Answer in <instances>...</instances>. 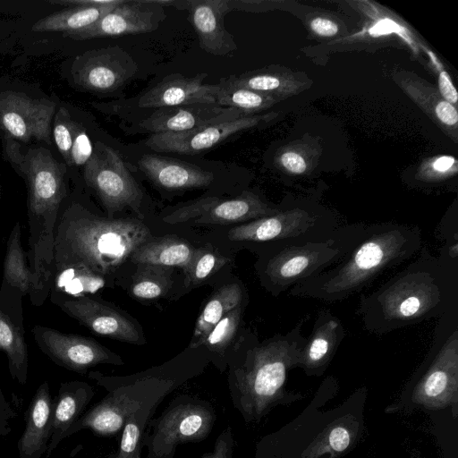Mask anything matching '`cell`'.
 <instances>
[{
    "mask_svg": "<svg viewBox=\"0 0 458 458\" xmlns=\"http://www.w3.org/2000/svg\"><path fill=\"white\" fill-rule=\"evenodd\" d=\"M19 164L28 185L29 247L27 259L33 275V285L44 290L50 286L54 267L55 225L66 197V167L43 148L30 149L19 157L8 148Z\"/></svg>",
    "mask_w": 458,
    "mask_h": 458,
    "instance_id": "cell-5",
    "label": "cell"
},
{
    "mask_svg": "<svg viewBox=\"0 0 458 458\" xmlns=\"http://www.w3.org/2000/svg\"><path fill=\"white\" fill-rule=\"evenodd\" d=\"M32 334L40 351L56 365L84 374L98 364L122 365V359L94 339L35 326Z\"/></svg>",
    "mask_w": 458,
    "mask_h": 458,
    "instance_id": "cell-13",
    "label": "cell"
},
{
    "mask_svg": "<svg viewBox=\"0 0 458 458\" xmlns=\"http://www.w3.org/2000/svg\"><path fill=\"white\" fill-rule=\"evenodd\" d=\"M243 115L247 114L234 108L196 103L157 108L148 118L140 121L137 129L153 134L182 132Z\"/></svg>",
    "mask_w": 458,
    "mask_h": 458,
    "instance_id": "cell-19",
    "label": "cell"
},
{
    "mask_svg": "<svg viewBox=\"0 0 458 458\" xmlns=\"http://www.w3.org/2000/svg\"><path fill=\"white\" fill-rule=\"evenodd\" d=\"M457 308L458 260L423 249L404 269L362 295L357 312L368 332L384 335L440 318Z\"/></svg>",
    "mask_w": 458,
    "mask_h": 458,
    "instance_id": "cell-1",
    "label": "cell"
},
{
    "mask_svg": "<svg viewBox=\"0 0 458 458\" xmlns=\"http://www.w3.org/2000/svg\"><path fill=\"white\" fill-rule=\"evenodd\" d=\"M21 225L17 222L7 241L4 262V283L18 290L21 295H25L31 290L33 275L27 263V253L21 245Z\"/></svg>",
    "mask_w": 458,
    "mask_h": 458,
    "instance_id": "cell-34",
    "label": "cell"
},
{
    "mask_svg": "<svg viewBox=\"0 0 458 458\" xmlns=\"http://www.w3.org/2000/svg\"><path fill=\"white\" fill-rule=\"evenodd\" d=\"M242 300V290L238 284H228L219 288L199 316L189 347L206 336L225 314L240 306Z\"/></svg>",
    "mask_w": 458,
    "mask_h": 458,
    "instance_id": "cell-33",
    "label": "cell"
},
{
    "mask_svg": "<svg viewBox=\"0 0 458 458\" xmlns=\"http://www.w3.org/2000/svg\"><path fill=\"white\" fill-rule=\"evenodd\" d=\"M157 409L146 408L130 416L122 430L117 458H140L142 437Z\"/></svg>",
    "mask_w": 458,
    "mask_h": 458,
    "instance_id": "cell-38",
    "label": "cell"
},
{
    "mask_svg": "<svg viewBox=\"0 0 458 458\" xmlns=\"http://www.w3.org/2000/svg\"><path fill=\"white\" fill-rule=\"evenodd\" d=\"M95 394L94 389L83 381L61 383L53 399L52 429L46 458L55 451L70 427L83 414Z\"/></svg>",
    "mask_w": 458,
    "mask_h": 458,
    "instance_id": "cell-24",
    "label": "cell"
},
{
    "mask_svg": "<svg viewBox=\"0 0 458 458\" xmlns=\"http://www.w3.org/2000/svg\"><path fill=\"white\" fill-rule=\"evenodd\" d=\"M16 416L17 412L7 402L0 387V437H5L12 432L10 420Z\"/></svg>",
    "mask_w": 458,
    "mask_h": 458,
    "instance_id": "cell-45",
    "label": "cell"
},
{
    "mask_svg": "<svg viewBox=\"0 0 458 458\" xmlns=\"http://www.w3.org/2000/svg\"><path fill=\"white\" fill-rule=\"evenodd\" d=\"M361 431L362 426L355 416H342L314 437L301 458H340L357 444Z\"/></svg>",
    "mask_w": 458,
    "mask_h": 458,
    "instance_id": "cell-25",
    "label": "cell"
},
{
    "mask_svg": "<svg viewBox=\"0 0 458 458\" xmlns=\"http://www.w3.org/2000/svg\"><path fill=\"white\" fill-rule=\"evenodd\" d=\"M89 377L108 394L70 427L64 438L82 429H90L101 437H114L122 432L130 416L146 408L157 409L177 386L174 377L145 376L116 381L98 372H90Z\"/></svg>",
    "mask_w": 458,
    "mask_h": 458,
    "instance_id": "cell-7",
    "label": "cell"
},
{
    "mask_svg": "<svg viewBox=\"0 0 458 458\" xmlns=\"http://www.w3.org/2000/svg\"><path fill=\"white\" fill-rule=\"evenodd\" d=\"M150 238L149 229L140 220L100 217L73 202L59 211L54 267L81 264L105 276Z\"/></svg>",
    "mask_w": 458,
    "mask_h": 458,
    "instance_id": "cell-3",
    "label": "cell"
},
{
    "mask_svg": "<svg viewBox=\"0 0 458 458\" xmlns=\"http://www.w3.org/2000/svg\"><path fill=\"white\" fill-rule=\"evenodd\" d=\"M105 276L81 264L55 266L50 295L68 298L89 297L106 285Z\"/></svg>",
    "mask_w": 458,
    "mask_h": 458,
    "instance_id": "cell-29",
    "label": "cell"
},
{
    "mask_svg": "<svg viewBox=\"0 0 458 458\" xmlns=\"http://www.w3.org/2000/svg\"><path fill=\"white\" fill-rule=\"evenodd\" d=\"M173 6L188 12L202 50L219 56L236 51L233 36L224 22L231 12L228 0H174Z\"/></svg>",
    "mask_w": 458,
    "mask_h": 458,
    "instance_id": "cell-18",
    "label": "cell"
},
{
    "mask_svg": "<svg viewBox=\"0 0 458 458\" xmlns=\"http://www.w3.org/2000/svg\"><path fill=\"white\" fill-rule=\"evenodd\" d=\"M421 248L422 233L417 225L393 222L367 225L361 240L342 261L296 284L289 294L329 302L342 301L410 259Z\"/></svg>",
    "mask_w": 458,
    "mask_h": 458,
    "instance_id": "cell-2",
    "label": "cell"
},
{
    "mask_svg": "<svg viewBox=\"0 0 458 458\" xmlns=\"http://www.w3.org/2000/svg\"><path fill=\"white\" fill-rule=\"evenodd\" d=\"M164 14L163 7L153 0H123L95 23L63 35L74 40H86L150 32L157 29Z\"/></svg>",
    "mask_w": 458,
    "mask_h": 458,
    "instance_id": "cell-16",
    "label": "cell"
},
{
    "mask_svg": "<svg viewBox=\"0 0 458 458\" xmlns=\"http://www.w3.org/2000/svg\"><path fill=\"white\" fill-rule=\"evenodd\" d=\"M123 0H113L112 3L98 6H72L53 13L37 21L31 27L32 31H74L84 29L112 11Z\"/></svg>",
    "mask_w": 458,
    "mask_h": 458,
    "instance_id": "cell-30",
    "label": "cell"
},
{
    "mask_svg": "<svg viewBox=\"0 0 458 458\" xmlns=\"http://www.w3.org/2000/svg\"><path fill=\"white\" fill-rule=\"evenodd\" d=\"M234 438L230 426L217 437L211 452L204 454L201 458H233Z\"/></svg>",
    "mask_w": 458,
    "mask_h": 458,
    "instance_id": "cell-44",
    "label": "cell"
},
{
    "mask_svg": "<svg viewBox=\"0 0 458 458\" xmlns=\"http://www.w3.org/2000/svg\"><path fill=\"white\" fill-rule=\"evenodd\" d=\"M0 350L7 357L8 369L13 380L24 386L28 379L29 352L22 327L18 326L0 309Z\"/></svg>",
    "mask_w": 458,
    "mask_h": 458,
    "instance_id": "cell-31",
    "label": "cell"
},
{
    "mask_svg": "<svg viewBox=\"0 0 458 458\" xmlns=\"http://www.w3.org/2000/svg\"><path fill=\"white\" fill-rule=\"evenodd\" d=\"M194 250L195 248L186 240L174 235H165L144 242L132 252L130 259L135 264L178 267L185 269Z\"/></svg>",
    "mask_w": 458,
    "mask_h": 458,
    "instance_id": "cell-27",
    "label": "cell"
},
{
    "mask_svg": "<svg viewBox=\"0 0 458 458\" xmlns=\"http://www.w3.org/2000/svg\"><path fill=\"white\" fill-rule=\"evenodd\" d=\"M311 30L320 37H333L339 31L335 21L325 17H315L310 21Z\"/></svg>",
    "mask_w": 458,
    "mask_h": 458,
    "instance_id": "cell-46",
    "label": "cell"
},
{
    "mask_svg": "<svg viewBox=\"0 0 458 458\" xmlns=\"http://www.w3.org/2000/svg\"><path fill=\"white\" fill-rule=\"evenodd\" d=\"M329 211L310 205H291L274 215L231 228L228 238L236 242H274L305 235L320 234L339 227Z\"/></svg>",
    "mask_w": 458,
    "mask_h": 458,
    "instance_id": "cell-10",
    "label": "cell"
},
{
    "mask_svg": "<svg viewBox=\"0 0 458 458\" xmlns=\"http://www.w3.org/2000/svg\"><path fill=\"white\" fill-rule=\"evenodd\" d=\"M301 318L289 332L277 335L247 352L244 362L231 369L229 389L232 403L245 422H259L273 408L302 398L287 391L288 371L298 367L307 337Z\"/></svg>",
    "mask_w": 458,
    "mask_h": 458,
    "instance_id": "cell-4",
    "label": "cell"
},
{
    "mask_svg": "<svg viewBox=\"0 0 458 458\" xmlns=\"http://www.w3.org/2000/svg\"><path fill=\"white\" fill-rule=\"evenodd\" d=\"M455 161L452 157H440L432 162V172L427 179L429 181L443 179L445 175L451 174L452 166Z\"/></svg>",
    "mask_w": 458,
    "mask_h": 458,
    "instance_id": "cell-48",
    "label": "cell"
},
{
    "mask_svg": "<svg viewBox=\"0 0 458 458\" xmlns=\"http://www.w3.org/2000/svg\"><path fill=\"white\" fill-rule=\"evenodd\" d=\"M50 299L64 313L95 334L130 344L143 343L140 332L131 320L97 300L56 295H50Z\"/></svg>",
    "mask_w": 458,
    "mask_h": 458,
    "instance_id": "cell-17",
    "label": "cell"
},
{
    "mask_svg": "<svg viewBox=\"0 0 458 458\" xmlns=\"http://www.w3.org/2000/svg\"><path fill=\"white\" fill-rule=\"evenodd\" d=\"M221 199L217 197H208L198 199L197 201L180 208L163 218L164 222L168 224H178L189 219H198L205 215L213 208Z\"/></svg>",
    "mask_w": 458,
    "mask_h": 458,
    "instance_id": "cell-42",
    "label": "cell"
},
{
    "mask_svg": "<svg viewBox=\"0 0 458 458\" xmlns=\"http://www.w3.org/2000/svg\"><path fill=\"white\" fill-rule=\"evenodd\" d=\"M138 166L153 183L169 191L205 188L214 181L213 173L168 157L145 154Z\"/></svg>",
    "mask_w": 458,
    "mask_h": 458,
    "instance_id": "cell-22",
    "label": "cell"
},
{
    "mask_svg": "<svg viewBox=\"0 0 458 458\" xmlns=\"http://www.w3.org/2000/svg\"><path fill=\"white\" fill-rule=\"evenodd\" d=\"M76 123H77L75 121L72 120L66 108H59L55 116L53 136L59 152L68 165H72L71 149Z\"/></svg>",
    "mask_w": 458,
    "mask_h": 458,
    "instance_id": "cell-40",
    "label": "cell"
},
{
    "mask_svg": "<svg viewBox=\"0 0 458 458\" xmlns=\"http://www.w3.org/2000/svg\"><path fill=\"white\" fill-rule=\"evenodd\" d=\"M225 80L233 85L271 96L278 101L297 94L307 87L303 82L287 72L265 68L245 72L240 76L230 75Z\"/></svg>",
    "mask_w": 458,
    "mask_h": 458,
    "instance_id": "cell-28",
    "label": "cell"
},
{
    "mask_svg": "<svg viewBox=\"0 0 458 458\" xmlns=\"http://www.w3.org/2000/svg\"><path fill=\"white\" fill-rule=\"evenodd\" d=\"M104 458H117L115 454H111Z\"/></svg>",
    "mask_w": 458,
    "mask_h": 458,
    "instance_id": "cell-49",
    "label": "cell"
},
{
    "mask_svg": "<svg viewBox=\"0 0 458 458\" xmlns=\"http://www.w3.org/2000/svg\"><path fill=\"white\" fill-rule=\"evenodd\" d=\"M242 312L241 305L229 311L214 326L206 336L190 348L192 349L203 345L212 352L224 353L238 329Z\"/></svg>",
    "mask_w": 458,
    "mask_h": 458,
    "instance_id": "cell-39",
    "label": "cell"
},
{
    "mask_svg": "<svg viewBox=\"0 0 458 458\" xmlns=\"http://www.w3.org/2000/svg\"><path fill=\"white\" fill-rule=\"evenodd\" d=\"M276 115V113L243 115L191 131L152 134L146 140L145 145L157 152L194 155L212 148L240 131L268 122Z\"/></svg>",
    "mask_w": 458,
    "mask_h": 458,
    "instance_id": "cell-15",
    "label": "cell"
},
{
    "mask_svg": "<svg viewBox=\"0 0 458 458\" xmlns=\"http://www.w3.org/2000/svg\"><path fill=\"white\" fill-rule=\"evenodd\" d=\"M367 225L352 224L320 234L277 241L268 253L262 276L277 295L342 261L365 234Z\"/></svg>",
    "mask_w": 458,
    "mask_h": 458,
    "instance_id": "cell-6",
    "label": "cell"
},
{
    "mask_svg": "<svg viewBox=\"0 0 458 458\" xmlns=\"http://www.w3.org/2000/svg\"><path fill=\"white\" fill-rule=\"evenodd\" d=\"M92 154L91 141L85 130L77 123L71 149V163L77 166L85 165Z\"/></svg>",
    "mask_w": 458,
    "mask_h": 458,
    "instance_id": "cell-43",
    "label": "cell"
},
{
    "mask_svg": "<svg viewBox=\"0 0 458 458\" xmlns=\"http://www.w3.org/2000/svg\"><path fill=\"white\" fill-rule=\"evenodd\" d=\"M276 162L284 171L295 175L307 173L311 165L308 153L301 145L281 149Z\"/></svg>",
    "mask_w": 458,
    "mask_h": 458,
    "instance_id": "cell-41",
    "label": "cell"
},
{
    "mask_svg": "<svg viewBox=\"0 0 458 458\" xmlns=\"http://www.w3.org/2000/svg\"><path fill=\"white\" fill-rule=\"evenodd\" d=\"M438 89L442 98L453 106H456L457 91L445 71H440L438 73Z\"/></svg>",
    "mask_w": 458,
    "mask_h": 458,
    "instance_id": "cell-47",
    "label": "cell"
},
{
    "mask_svg": "<svg viewBox=\"0 0 458 458\" xmlns=\"http://www.w3.org/2000/svg\"><path fill=\"white\" fill-rule=\"evenodd\" d=\"M280 207L262 200L251 191H243L240 196L220 199L205 215L195 220L199 225H229L248 220H256L276 214Z\"/></svg>",
    "mask_w": 458,
    "mask_h": 458,
    "instance_id": "cell-26",
    "label": "cell"
},
{
    "mask_svg": "<svg viewBox=\"0 0 458 458\" xmlns=\"http://www.w3.org/2000/svg\"><path fill=\"white\" fill-rule=\"evenodd\" d=\"M429 366L417 382L411 401L428 410L452 408L458 414V308L439 318Z\"/></svg>",
    "mask_w": 458,
    "mask_h": 458,
    "instance_id": "cell-8",
    "label": "cell"
},
{
    "mask_svg": "<svg viewBox=\"0 0 458 458\" xmlns=\"http://www.w3.org/2000/svg\"><path fill=\"white\" fill-rule=\"evenodd\" d=\"M84 179L97 193L109 216L125 207L139 212L142 191L121 156L98 142L84 167Z\"/></svg>",
    "mask_w": 458,
    "mask_h": 458,
    "instance_id": "cell-11",
    "label": "cell"
},
{
    "mask_svg": "<svg viewBox=\"0 0 458 458\" xmlns=\"http://www.w3.org/2000/svg\"><path fill=\"white\" fill-rule=\"evenodd\" d=\"M345 336L344 327L329 310L318 311L300 356L298 367L308 376H321Z\"/></svg>",
    "mask_w": 458,
    "mask_h": 458,
    "instance_id": "cell-21",
    "label": "cell"
},
{
    "mask_svg": "<svg viewBox=\"0 0 458 458\" xmlns=\"http://www.w3.org/2000/svg\"><path fill=\"white\" fill-rule=\"evenodd\" d=\"M132 57L118 46L93 49L75 57L71 73L73 83L93 93H112L137 72Z\"/></svg>",
    "mask_w": 458,
    "mask_h": 458,
    "instance_id": "cell-12",
    "label": "cell"
},
{
    "mask_svg": "<svg viewBox=\"0 0 458 458\" xmlns=\"http://www.w3.org/2000/svg\"><path fill=\"white\" fill-rule=\"evenodd\" d=\"M216 103L221 106L234 108L247 115L270 108L278 100L271 96L227 82L222 78L218 83Z\"/></svg>",
    "mask_w": 458,
    "mask_h": 458,
    "instance_id": "cell-35",
    "label": "cell"
},
{
    "mask_svg": "<svg viewBox=\"0 0 458 458\" xmlns=\"http://www.w3.org/2000/svg\"><path fill=\"white\" fill-rule=\"evenodd\" d=\"M53 399L47 381L39 385L25 412V429L18 441L19 458H42L52 429Z\"/></svg>",
    "mask_w": 458,
    "mask_h": 458,
    "instance_id": "cell-23",
    "label": "cell"
},
{
    "mask_svg": "<svg viewBox=\"0 0 458 458\" xmlns=\"http://www.w3.org/2000/svg\"><path fill=\"white\" fill-rule=\"evenodd\" d=\"M173 268L137 264L131 285V294L140 300H155L165 296L173 284Z\"/></svg>",
    "mask_w": 458,
    "mask_h": 458,
    "instance_id": "cell-36",
    "label": "cell"
},
{
    "mask_svg": "<svg viewBox=\"0 0 458 458\" xmlns=\"http://www.w3.org/2000/svg\"><path fill=\"white\" fill-rule=\"evenodd\" d=\"M208 76L201 72L193 77L179 73L165 76L139 99L140 107L161 108L196 103L216 104L218 84L203 83Z\"/></svg>",
    "mask_w": 458,
    "mask_h": 458,
    "instance_id": "cell-20",
    "label": "cell"
},
{
    "mask_svg": "<svg viewBox=\"0 0 458 458\" xmlns=\"http://www.w3.org/2000/svg\"><path fill=\"white\" fill-rule=\"evenodd\" d=\"M228 261L226 257L210 244L195 249L189 265L183 269L184 286L191 288L201 284Z\"/></svg>",
    "mask_w": 458,
    "mask_h": 458,
    "instance_id": "cell-37",
    "label": "cell"
},
{
    "mask_svg": "<svg viewBox=\"0 0 458 458\" xmlns=\"http://www.w3.org/2000/svg\"><path fill=\"white\" fill-rule=\"evenodd\" d=\"M55 104L23 93L0 94V126L6 135L28 142L31 140L51 144V123Z\"/></svg>",
    "mask_w": 458,
    "mask_h": 458,
    "instance_id": "cell-14",
    "label": "cell"
},
{
    "mask_svg": "<svg viewBox=\"0 0 458 458\" xmlns=\"http://www.w3.org/2000/svg\"><path fill=\"white\" fill-rule=\"evenodd\" d=\"M216 413L205 400L181 395L174 399L163 413L150 420V428L142 437L147 458H173L181 444L199 442L211 432Z\"/></svg>",
    "mask_w": 458,
    "mask_h": 458,
    "instance_id": "cell-9",
    "label": "cell"
},
{
    "mask_svg": "<svg viewBox=\"0 0 458 458\" xmlns=\"http://www.w3.org/2000/svg\"><path fill=\"white\" fill-rule=\"evenodd\" d=\"M404 91L437 123L456 136L458 112L456 106L441 98L430 87L411 79L400 80Z\"/></svg>",
    "mask_w": 458,
    "mask_h": 458,
    "instance_id": "cell-32",
    "label": "cell"
}]
</instances>
